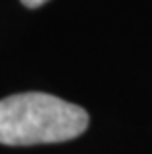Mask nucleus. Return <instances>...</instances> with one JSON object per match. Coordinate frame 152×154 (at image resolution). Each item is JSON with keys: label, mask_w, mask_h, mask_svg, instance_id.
Segmentation results:
<instances>
[{"label": "nucleus", "mask_w": 152, "mask_h": 154, "mask_svg": "<svg viewBox=\"0 0 152 154\" xmlns=\"http://www.w3.org/2000/svg\"><path fill=\"white\" fill-rule=\"evenodd\" d=\"M89 127L83 107L49 93L30 91L0 101V144L32 146L77 138Z\"/></svg>", "instance_id": "f257e3e1"}, {"label": "nucleus", "mask_w": 152, "mask_h": 154, "mask_svg": "<svg viewBox=\"0 0 152 154\" xmlns=\"http://www.w3.org/2000/svg\"><path fill=\"white\" fill-rule=\"evenodd\" d=\"M20 2H22L26 8H40V6L45 4L48 0H20Z\"/></svg>", "instance_id": "f03ea898"}]
</instances>
